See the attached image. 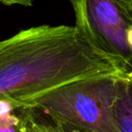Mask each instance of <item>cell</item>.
Instances as JSON below:
<instances>
[{
	"label": "cell",
	"instance_id": "cell-8",
	"mask_svg": "<svg viewBox=\"0 0 132 132\" xmlns=\"http://www.w3.org/2000/svg\"><path fill=\"white\" fill-rule=\"evenodd\" d=\"M127 40H128V44H129V48H130L132 52V25L130 26V28L129 29V32H128Z\"/></svg>",
	"mask_w": 132,
	"mask_h": 132
},
{
	"label": "cell",
	"instance_id": "cell-3",
	"mask_svg": "<svg viewBox=\"0 0 132 132\" xmlns=\"http://www.w3.org/2000/svg\"><path fill=\"white\" fill-rule=\"evenodd\" d=\"M75 28L93 50L127 79L132 75V52L127 35L132 25V0H70Z\"/></svg>",
	"mask_w": 132,
	"mask_h": 132
},
{
	"label": "cell",
	"instance_id": "cell-1",
	"mask_svg": "<svg viewBox=\"0 0 132 132\" xmlns=\"http://www.w3.org/2000/svg\"><path fill=\"white\" fill-rule=\"evenodd\" d=\"M103 75L125 78L75 26L40 25L0 41V96L24 102L71 81Z\"/></svg>",
	"mask_w": 132,
	"mask_h": 132
},
{
	"label": "cell",
	"instance_id": "cell-6",
	"mask_svg": "<svg viewBox=\"0 0 132 132\" xmlns=\"http://www.w3.org/2000/svg\"><path fill=\"white\" fill-rule=\"evenodd\" d=\"M35 132H85L71 125L55 121H38L37 118L32 124Z\"/></svg>",
	"mask_w": 132,
	"mask_h": 132
},
{
	"label": "cell",
	"instance_id": "cell-4",
	"mask_svg": "<svg viewBox=\"0 0 132 132\" xmlns=\"http://www.w3.org/2000/svg\"><path fill=\"white\" fill-rule=\"evenodd\" d=\"M36 109L9 97L0 96V132H30Z\"/></svg>",
	"mask_w": 132,
	"mask_h": 132
},
{
	"label": "cell",
	"instance_id": "cell-9",
	"mask_svg": "<svg viewBox=\"0 0 132 132\" xmlns=\"http://www.w3.org/2000/svg\"><path fill=\"white\" fill-rule=\"evenodd\" d=\"M30 132H35V131L33 130V129H32V128H31V131H30Z\"/></svg>",
	"mask_w": 132,
	"mask_h": 132
},
{
	"label": "cell",
	"instance_id": "cell-10",
	"mask_svg": "<svg viewBox=\"0 0 132 132\" xmlns=\"http://www.w3.org/2000/svg\"><path fill=\"white\" fill-rule=\"evenodd\" d=\"M130 79H132V75H131V77H130Z\"/></svg>",
	"mask_w": 132,
	"mask_h": 132
},
{
	"label": "cell",
	"instance_id": "cell-5",
	"mask_svg": "<svg viewBox=\"0 0 132 132\" xmlns=\"http://www.w3.org/2000/svg\"><path fill=\"white\" fill-rule=\"evenodd\" d=\"M120 132H132V79H122L114 107Z\"/></svg>",
	"mask_w": 132,
	"mask_h": 132
},
{
	"label": "cell",
	"instance_id": "cell-2",
	"mask_svg": "<svg viewBox=\"0 0 132 132\" xmlns=\"http://www.w3.org/2000/svg\"><path fill=\"white\" fill-rule=\"evenodd\" d=\"M120 75L89 77L71 81L22 103L40 110L51 121L85 132H120L114 107Z\"/></svg>",
	"mask_w": 132,
	"mask_h": 132
},
{
	"label": "cell",
	"instance_id": "cell-7",
	"mask_svg": "<svg viewBox=\"0 0 132 132\" xmlns=\"http://www.w3.org/2000/svg\"><path fill=\"white\" fill-rule=\"evenodd\" d=\"M0 3L5 5H20L23 6H31L33 0H0Z\"/></svg>",
	"mask_w": 132,
	"mask_h": 132
}]
</instances>
